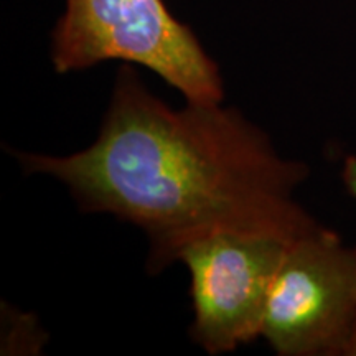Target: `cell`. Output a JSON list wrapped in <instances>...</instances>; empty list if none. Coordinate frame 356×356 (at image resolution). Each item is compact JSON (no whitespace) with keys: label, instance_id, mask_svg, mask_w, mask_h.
<instances>
[{"label":"cell","instance_id":"52a82bcc","mask_svg":"<svg viewBox=\"0 0 356 356\" xmlns=\"http://www.w3.org/2000/svg\"><path fill=\"white\" fill-rule=\"evenodd\" d=\"M355 256H356V248H355Z\"/></svg>","mask_w":356,"mask_h":356},{"label":"cell","instance_id":"5b68a950","mask_svg":"<svg viewBox=\"0 0 356 356\" xmlns=\"http://www.w3.org/2000/svg\"><path fill=\"white\" fill-rule=\"evenodd\" d=\"M341 181H343L350 197L356 200V155H346L343 168H341Z\"/></svg>","mask_w":356,"mask_h":356},{"label":"cell","instance_id":"277c9868","mask_svg":"<svg viewBox=\"0 0 356 356\" xmlns=\"http://www.w3.org/2000/svg\"><path fill=\"white\" fill-rule=\"evenodd\" d=\"M296 239V238H293ZM291 238L215 231L178 252L191 279V338L210 355L234 351L262 333L266 305Z\"/></svg>","mask_w":356,"mask_h":356},{"label":"cell","instance_id":"6da1fadb","mask_svg":"<svg viewBox=\"0 0 356 356\" xmlns=\"http://www.w3.org/2000/svg\"><path fill=\"white\" fill-rule=\"evenodd\" d=\"M17 157L29 173L68 186L84 211L139 226L154 274L215 231L293 239L318 226L292 197L309 177L304 162L280 157L259 127L221 102L170 108L129 65L115 76L95 144L66 157Z\"/></svg>","mask_w":356,"mask_h":356},{"label":"cell","instance_id":"7a4b0ae2","mask_svg":"<svg viewBox=\"0 0 356 356\" xmlns=\"http://www.w3.org/2000/svg\"><path fill=\"white\" fill-rule=\"evenodd\" d=\"M51 33L56 73H74L111 60L140 65L180 91L186 102H221L218 65L193 30L163 0H65Z\"/></svg>","mask_w":356,"mask_h":356},{"label":"cell","instance_id":"3957f363","mask_svg":"<svg viewBox=\"0 0 356 356\" xmlns=\"http://www.w3.org/2000/svg\"><path fill=\"white\" fill-rule=\"evenodd\" d=\"M355 322V249L318 225L289 243L261 337L280 356H345Z\"/></svg>","mask_w":356,"mask_h":356},{"label":"cell","instance_id":"8992f818","mask_svg":"<svg viewBox=\"0 0 356 356\" xmlns=\"http://www.w3.org/2000/svg\"><path fill=\"white\" fill-rule=\"evenodd\" d=\"M345 356H356V322L353 325V330H351V335L348 338V343H346Z\"/></svg>","mask_w":356,"mask_h":356}]
</instances>
